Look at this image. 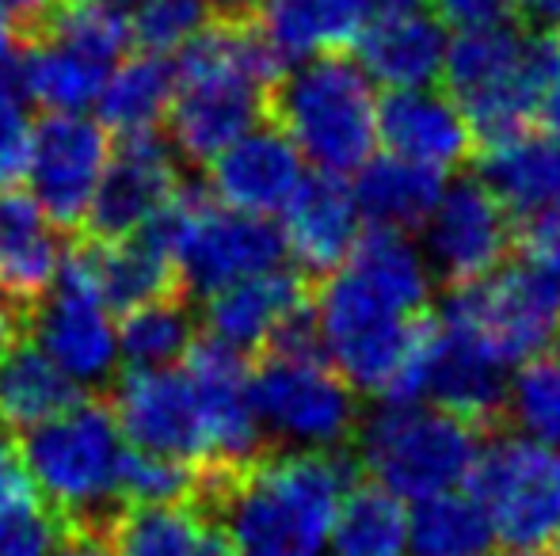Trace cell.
I'll list each match as a JSON object with an SVG mask.
<instances>
[{
    "label": "cell",
    "mask_w": 560,
    "mask_h": 556,
    "mask_svg": "<svg viewBox=\"0 0 560 556\" xmlns=\"http://www.w3.org/2000/svg\"><path fill=\"white\" fill-rule=\"evenodd\" d=\"M435 271L408 233L374 229L328 275L313 305V335L354 393L420 401Z\"/></svg>",
    "instance_id": "obj_1"
},
{
    "label": "cell",
    "mask_w": 560,
    "mask_h": 556,
    "mask_svg": "<svg viewBox=\"0 0 560 556\" xmlns=\"http://www.w3.org/2000/svg\"><path fill=\"white\" fill-rule=\"evenodd\" d=\"M351 484L339 450H264L236 473L202 465L199 504L225 522L241 556H317Z\"/></svg>",
    "instance_id": "obj_2"
},
{
    "label": "cell",
    "mask_w": 560,
    "mask_h": 556,
    "mask_svg": "<svg viewBox=\"0 0 560 556\" xmlns=\"http://www.w3.org/2000/svg\"><path fill=\"white\" fill-rule=\"evenodd\" d=\"M282 61L259 35L236 20L207 23L176 54V92L168 107V138L184 161L210 164L225 145L259 127Z\"/></svg>",
    "instance_id": "obj_3"
},
{
    "label": "cell",
    "mask_w": 560,
    "mask_h": 556,
    "mask_svg": "<svg viewBox=\"0 0 560 556\" xmlns=\"http://www.w3.org/2000/svg\"><path fill=\"white\" fill-rule=\"evenodd\" d=\"M20 453L46 511L61 527L100 537L104 522L122 507L118 473L126 458L122 430L107 397L89 393L61 416L23 430Z\"/></svg>",
    "instance_id": "obj_4"
},
{
    "label": "cell",
    "mask_w": 560,
    "mask_h": 556,
    "mask_svg": "<svg viewBox=\"0 0 560 556\" xmlns=\"http://www.w3.org/2000/svg\"><path fill=\"white\" fill-rule=\"evenodd\" d=\"M377 84L339 54L294 61L275 88L279 130L325 176H354L377 153Z\"/></svg>",
    "instance_id": "obj_5"
},
{
    "label": "cell",
    "mask_w": 560,
    "mask_h": 556,
    "mask_svg": "<svg viewBox=\"0 0 560 556\" xmlns=\"http://www.w3.org/2000/svg\"><path fill=\"white\" fill-rule=\"evenodd\" d=\"M557 43L546 35H523L508 23H492L450 38L443 76L472 134L503 138L526 130L534 115H541Z\"/></svg>",
    "instance_id": "obj_6"
},
{
    "label": "cell",
    "mask_w": 560,
    "mask_h": 556,
    "mask_svg": "<svg viewBox=\"0 0 560 556\" xmlns=\"http://www.w3.org/2000/svg\"><path fill=\"white\" fill-rule=\"evenodd\" d=\"M354 438L362 469L400 499L454 492L480 458L477 423L423 401H385Z\"/></svg>",
    "instance_id": "obj_7"
},
{
    "label": "cell",
    "mask_w": 560,
    "mask_h": 556,
    "mask_svg": "<svg viewBox=\"0 0 560 556\" xmlns=\"http://www.w3.org/2000/svg\"><path fill=\"white\" fill-rule=\"evenodd\" d=\"M252 404L264 435L287 450H339L359 430V393L305 340V328L252 370Z\"/></svg>",
    "instance_id": "obj_8"
},
{
    "label": "cell",
    "mask_w": 560,
    "mask_h": 556,
    "mask_svg": "<svg viewBox=\"0 0 560 556\" xmlns=\"http://www.w3.org/2000/svg\"><path fill=\"white\" fill-rule=\"evenodd\" d=\"M439 324L485 351L503 370L560 347V286L526 268H495L454 289Z\"/></svg>",
    "instance_id": "obj_9"
},
{
    "label": "cell",
    "mask_w": 560,
    "mask_h": 556,
    "mask_svg": "<svg viewBox=\"0 0 560 556\" xmlns=\"http://www.w3.org/2000/svg\"><path fill=\"white\" fill-rule=\"evenodd\" d=\"M149 229L168 245L179 282L202 297L256 271L279 268L287 256L282 233L271 225V217L241 214L218 199L187 191H179Z\"/></svg>",
    "instance_id": "obj_10"
},
{
    "label": "cell",
    "mask_w": 560,
    "mask_h": 556,
    "mask_svg": "<svg viewBox=\"0 0 560 556\" xmlns=\"http://www.w3.org/2000/svg\"><path fill=\"white\" fill-rule=\"evenodd\" d=\"M472 499L511 549L560 553V450L526 435H500L480 446L469 473Z\"/></svg>",
    "instance_id": "obj_11"
},
{
    "label": "cell",
    "mask_w": 560,
    "mask_h": 556,
    "mask_svg": "<svg viewBox=\"0 0 560 556\" xmlns=\"http://www.w3.org/2000/svg\"><path fill=\"white\" fill-rule=\"evenodd\" d=\"M27 335L81 389H100L115 381L118 328L96 289L81 240L66 248V260H61L50 294L31 309Z\"/></svg>",
    "instance_id": "obj_12"
},
{
    "label": "cell",
    "mask_w": 560,
    "mask_h": 556,
    "mask_svg": "<svg viewBox=\"0 0 560 556\" xmlns=\"http://www.w3.org/2000/svg\"><path fill=\"white\" fill-rule=\"evenodd\" d=\"M112 161V130L81 111H54L31 134V199L61 233L84 229L96 187Z\"/></svg>",
    "instance_id": "obj_13"
},
{
    "label": "cell",
    "mask_w": 560,
    "mask_h": 556,
    "mask_svg": "<svg viewBox=\"0 0 560 556\" xmlns=\"http://www.w3.org/2000/svg\"><path fill=\"white\" fill-rule=\"evenodd\" d=\"M107 404L115 423L133 450L168 453L195 465H207L210 435L195 378L187 366H156V370H126L112 386Z\"/></svg>",
    "instance_id": "obj_14"
},
{
    "label": "cell",
    "mask_w": 560,
    "mask_h": 556,
    "mask_svg": "<svg viewBox=\"0 0 560 556\" xmlns=\"http://www.w3.org/2000/svg\"><path fill=\"white\" fill-rule=\"evenodd\" d=\"M423 229V256L435 279L454 286L485 279L503 268L511 252V214L485 179H457L446 184L431 206Z\"/></svg>",
    "instance_id": "obj_15"
},
{
    "label": "cell",
    "mask_w": 560,
    "mask_h": 556,
    "mask_svg": "<svg viewBox=\"0 0 560 556\" xmlns=\"http://www.w3.org/2000/svg\"><path fill=\"white\" fill-rule=\"evenodd\" d=\"M179 194L176 149L153 134H130L112 145V161L84 217L89 240H122L149 229Z\"/></svg>",
    "instance_id": "obj_16"
},
{
    "label": "cell",
    "mask_w": 560,
    "mask_h": 556,
    "mask_svg": "<svg viewBox=\"0 0 560 556\" xmlns=\"http://www.w3.org/2000/svg\"><path fill=\"white\" fill-rule=\"evenodd\" d=\"M187 374L195 378L207 416L210 458L207 469H236L252 465L264 453V427H259L256 404H252V370L241 351L218 340H199L184 358Z\"/></svg>",
    "instance_id": "obj_17"
},
{
    "label": "cell",
    "mask_w": 560,
    "mask_h": 556,
    "mask_svg": "<svg viewBox=\"0 0 560 556\" xmlns=\"http://www.w3.org/2000/svg\"><path fill=\"white\" fill-rule=\"evenodd\" d=\"M310 164L279 127H252L210 161V199L256 217H279Z\"/></svg>",
    "instance_id": "obj_18"
},
{
    "label": "cell",
    "mask_w": 560,
    "mask_h": 556,
    "mask_svg": "<svg viewBox=\"0 0 560 556\" xmlns=\"http://www.w3.org/2000/svg\"><path fill=\"white\" fill-rule=\"evenodd\" d=\"M202 320H207L210 340L225 343L241 355L275 347L305 328L302 279L287 268H267L241 282H229V286L207 294Z\"/></svg>",
    "instance_id": "obj_19"
},
{
    "label": "cell",
    "mask_w": 560,
    "mask_h": 556,
    "mask_svg": "<svg viewBox=\"0 0 560 556\" xmlns=\"http://www.w3.org/2000/svg\"><path fill=\"white\" fill-rule=\"evenodd\" d=\"M282 248L302 271L332 275L362 240V210L343 176H310L282 210Z\"/></svg>",
    "instance_id": "obj_20"
},
{
    "label": "cell",
    "mask_w": 560,
    "mask_h": 556,
    "mask_svg": "<svg viewBox=\"0 0 560 556\" xmlns=\"http://www.w3.org/2000/svg\"><path fill=\"white\" fill-rule=\"evenodd\" d=\"M377 141L385 153L428 171H454L472 149V127L450 92L408 88L389 92L377 111Z\"/></svg>",
    "instance_id": "obj_21"
},
{
    "label": "cell",
    "mask_w": 560,
    "mask_h": 556,
    "mask_svg": "<svg viewBox=\"0 0 560 556\" xmlns=\"http://www.w3.org/2000/svg\"><path fill=\"white\" fill-rule=\"evenodd\" d=\"M359 66L382 92L431 88L446 69V27L423 8L377 12L359 31Z\"/></svg>",
    "instance_id": "obj_22"
},
{
    "label": "cell",
    "mask_w": 560,
    "mask_h": 556,
    "mask_svg": "<svg viewBox=\"0 0 560 556\" xmlns=\"http://www.w3.org/2000/svg\"><path fill=\"white\" fill-rule=\"evenodd\" d=\"M511 370L465 343L462 335L446 332L443 324H431V347L423 363V389L420 401H435L439 409L469 423H485L500 416L508 404Z\"/></svg>",
    "instance_id": "obj_23"
},
{
    "label": "cell",
    "mask_w": 560,
    "mask_h": 556,
    "mask_svg": "<svg viewBox=\"0 0 560 556\" xmlns=\"http://www.w3.org/2000/svg\"><path fill=\"white\" fill-rule=\"evenodd\" d=\"M66 260L61 229L31 194H0V294L35 309Z\"/></svg>",
    "instance_id": "obj_24"
},
{
    "label": "cell",
    "mask_w": 560,
    "mask_h": 556,
    "mask_svg": "<svg viewBox=\"0 0 560 556\" xmlns=\"http://www.w3.org/2000/svg\"><path fill=\"white\" fill-rule=\"evenodd\" d=\"M89 256L92 279L112 312H130L138 305L161 301L179 294V271L172 263V252L153 229H141L122 240H89L81 237Z\"/></svg>",
    "instance_id": "obj_25"
},
{
    "label": "cell",
    "mask_w": 560,
    "mask_h": 556,
    "mask_svg": "<svg viewBox=\"0 0 560 556\" xmlns=\"http://www.w3.org/2000/svg\"><path fill=\"white\" fill-rule=\"evenodd\" d=\"M370 0H259V35L282 66L336 54L370 20Z\"/></svg>",
    "instance_id": "obj_26"
},
{
    "label": "cell",
    "mask_w": 560,
    "mask_h": 556,
    "mask_svg": "<svg viewBox=\"0 0 560 556\" xmlns=\"http://www.w3.org/2000/svg\"><path fill=\"white\" fill-rule=\"evenodd\" d=\"M485 179L511 217L541 214L560 202V134H534L530 127L515 134L492 138L485 153Z\"/></svg>",
    "instance_id": "obj_27"
},
{
    "label": "cell",
    "mask_w": 560,
    "mask_h": 556,
    "mask_svg": "<svg viewBox=\"0 0 560 556\" xmlns=\"http://www.w3.org/2000/svg\"><path fill=\"white\" fill-rule=\"evenodd\" d=\"M84 397L89 393L69 374H61V366L27 335L0 355V430L4 435H23L69 412Z\"/></svg>",
    "instance_id": "obj_28"
},
{
    "label": "cell",
    "mask_w": 560,
    "mask_h": 556,
    "mask_svg": "<svg viewBox=\"0 0 560 556\" xmlns=\"http://www.w3.org/2000/svg\"><path fill=\"white\" fill-rule=\"evenodd\" d=\"M446 179L420 164H408L393 153H374L354 171V199L374 229L408 233L428 222L431 206L443 194Z\"/></svg>",
    "instance_id": "obj_29"
},
{
    "label": "cell",
    "mask_w": 560,
    "mask_h": 556,
    "mask_svg": "<svg viewBox=\"0 0 560 556\" xmlns=\"http://www.w3.org/2000/svg\"><path fill=\"white\" fill-rule=\"evenodd\" d=\"M112 66L89 58L61 38H35L23 43V61L15 69V84L31 104L46 111H84L96 104Z\"/></svg>",
    "instance_id": "obj_30"
},
{
    "label": "cell",
    "mask_w": 560,
    "mask_h": 556,
    "mask_svg": "<svg viewBox=\"0 0 560 556\" xmlns=\"http://www.w3.org/2000/svg\"><path fill=\"white\" fill-rule=\"evenodd\" d=\"M210 511L195 504H122L100 530L112 556H195Z\"/></svg>",
    "instance_id": "obj_31"
},
{
    "label": "cell",
    "mask_w": 560,
    "mask_h": 556,
    "mask_svg": "<svg viewBox=\"0 0 560 556\" xmlns=\"http://www.w3.org/2000/svg\"><path fill=\"white\" fill-rule=\"evenodd\" d=\"M172 92H176V69L161 54H138L126 58L107 73L100 92V122L112 134H153L156 122L168 119Z\"/></svg>",
    "instance_id": "obj_32"
},
{
    "label": "cell",
    "mask_w": 560,
    "mask_h": 556,
    "mask_svg": "<svg viewBox=\"0 0 560 556\" xmlns=\"http://www.w3.org/2000/svg\"><path fill=\"white\" fill-rule=\"evenodd\" d=\"M408 542H412V519L400 496H393L377 481L351 484L332 527L336 556H405Z\"/></svg>",
    "instance_id": "obj_33"
},
{
    "label": "cell",
    "mask_w": 560,
    "mask_h": 556,
    "mask_svg": "<svg viewBox=\"0 0 560 556\" xmlns=\"http://www.w3.org/2000/svg\"><path fill=\"white\" fill-rule=\"evenodd\" d=\"M195 317L179 294L161 301L138 305V309L118 317V355L133 370H156V366H176L195 347Z\"/></svg>",
    "instance_id": "obj_34"
},
{
    "label": "cell",
    "mask_w": 560,
    "mask_h": 556,
    "mask_svg": "<svg viewBox=\"0 0 560 556\" xmlns=\"http://www.w3.org/2000/svg\"><path fill=\"white\" fill-rule=\"evenodd\" d=\"M495 530L472 496L439 492L416 499L412 549L420 556H492Z\"/></svg>",
    "instance_id": "obj_35"
},
{
    "label": "cell",
    "mask_w": 560,
    "mask_h": 556,
    "mask_svg": "<svg viewBox=\"0 0 560 556\" xmlns=\"http://www.w3.org/2000/svg\"><path fill=\"white\" fill-rule=\"evenodd\" d=\"M503 412L526 438L560 450V347L515 366Z\"/></svg>",
    "instance_id": "obj_36"
},
{
    "label": "cell",
    "mask_w": 560,
    "mask_h": 556,
    "mask_svg": "<svg viewBox=\"0 0 560 556\" xmlns=\"http://www.w3.org/2000/svg\"><path fill=\"white\" fill-rule=\"evenodd\" d=\"M202 488V465L168 453L126 450L118 473L122 504H195Z\"/></svg>",
    "instance_id": "obj_37"
},
{
    "label": "cell",
    "mask_w": 560,
    "mask_h": 556,
    "mask_svg": "<svg viewBox=\"0 0 560 556\" xmlns=\"http://www.w3.org/2000/svg\"><path fill=\"white\" fill-rule=\"evenodd\" d=\"M210 8L202 0H145L133 8L130 43H138L145 54H179L202 27H207Z\"/></svg>",
    "instance_id": "obj_38"
},
{
    "label": "cell",
    "mask_w": 560,
    "mask_h": 556,
    "mask_svg": "<svg viewBox=\"0 0 560 556\" xmlns=\"http://www.w3.org/2000/svg\"><path fill=\"white\" fill-rule=\"evenodd\" d=\"M31 127L27 107H23L20 84L0 76V194L15 191L23 176H27V156H31Z\"/></svg>",
    "instance_id": "obj_39"
},
{
    "label": "cell",
    "mask_w": 560,
    "mask_h": 556,
    "mask_svg": "<svg viewBox=\"0 0 560 556\" xmlns=\"http://www.w3.org/2000/svg\"><path fill=\"white\" fill-rule=\"evenodd\" d=\"M35 511H43V499H38L35 481L23 465L20 442L0 430V534Z\"/></svg>",
    "instance_id": "obj_40"
},
{
    "label": "cell",
    "mask_w": 560,
    "mask_h": 556,
    "mask_svg": "<svg viewBox=\"0 0 560 556\" xmlns=\"http://www.w3.org/2000/svg\"><path fill=\"white\" fill-rule=\"evenodd\" d=\"M61 537V522L50 511H35L0 534V556H50Z\"/></svg>",
    "instance_id": "obj_41"
},
{
    "label": "cell",
    "mask_w": 560,
    "mask_h": 556,
    "mask_svg": "<svg viewBox=\"0 0 560 556\" xmlns=\"http://www.w3.org/2000/svg\"><path fill=\"white\" fill-rule=\"evenodd\" d=\"M523 240L530 263L560 286V202L523 222Z\"/></svg>",
    "instance_id": "obj_42"
},
{
    "label": "cell",
    "mask_w": 560,
    "mask_h": 556,
    "mask_svg": "<svg viewBox=\"0 0 560 556\" xmlns=\"http://www.w3.org/2000/svg\"><path fill=\"white\" fill-rule=\"evenodd\" d=\"M431 15H435L443 27L477 31V27L503 23L508 4H503V0H431Z\"/></svg>",
    "instance_id": "obj_43"
},
{
    "label": "cell",
    "mask_w": 560,
    "mask_h": 556,
    "mask_svg": "<svg viewBox=\"0 0 560 556\" xmlns=\"http://www.w3.org/2000/svg\"><path fill=\"white\" fill-rule=\"evenodd\" d=\"M503 4L530 31H541V35L560 31V0H503Z\"/></svg>",
    "instance_id": "obj_44"
},
{
    "label": "cell",
    "mask_w": 560,
    "mask_h": 556,
    "mask_svg": "<svg viewBox=\"0 0 560 556\" xmlns=\"http://www.w3.org/2000/svg\"><path fill=\"white\" fill-rule=\"evenodd\" d=\"M27 324H31L27 305H20V301H12V297L0 294V355L12 351L15 343L27 335Z\"/></svg>",
    "instance_id": "obj_45"
},
{
    "label": "cell",
    "mask_w": 560,
    "mask_h": 556,
    "mask_svg": "<svg viewBox=\"0 0 560 556\" xmlns=\"http://www.w3.org/2000/svg\"><path fill=\"white\" fill-rule=\"evenodd\" d=\"M50 556H112V553H107L104 542H100L96 534H89V530L61 527V537Z\"/></svg>",
    "instance_id": "obj_46"
},
{
    "label": "cell",
    "mask_w": 560,
    "mask_h": 556,
    "mask_svg": "<svg viewBox=\"0 0 560 556\" xmlns=\"http://www.w3.org/2000/svg\"><path fill=\"white\" fill-rule=\"evenodd\" d=\"M541 115L549 119V127L560 134V43H557V61H553V81H549V92H546V107Z\"/></svg>",
    "instance_id": "obj_47"
},
{
    "label": "cell",
    "mask_w": 560,
    "mask_h": 556,
    "mask_svg": "<svg viewBox=\"0 0 560 556\" xmlns=\"http://www.w3.org/2000/svg\"><path fill=\"white\" fill-rule=\"evenodd\" d=\"M202 4H207L210 12L225 15V20H236V15L252 12V8H259V0H202Z\"/></svg>",
    "instance_id": "obj_48"
},
{
    "label": "cell",
    "mask_w": 560,
    "mask_h": 556,
    "mask_svg": "<svg viewBox=\"0 0 560 556\" xmlns=\"http://www.w3.org/2000/svg\"><path fill=\"white\" fill-rule=\"evenodd\" d=\"M423 0H370V12H408V8H420Z\"/></svg>",
    "instance_id": "obj_49"
},
{
    "label": "cell",
    "mask_w": 560,
    "mask_h": 556,
    "mask_svg": "<svg viewBox=\"0 0 560 556\" xmlns=\"http://www.w3.org/2000/svg\"><path fill=\"white\" fill-rule=\"evenodd\" d=\"M12 46H15V27H12V20L0 12V61L12 54Z\"/></svg>",
    "instance_id": "obj_50"
},
{
    "label": "cell",
    "mask_w": 560,
    "mask_h": 556,
    "mask_svg": "<svg viewBox=\"0 0 560 556\" xmlns=\"http://www.w3.org/2000/svg\"><path fill=\"white\" fill-rule=\"evenodd\" d=\"M96 4L115 8V12H126V8H141V4H145V0H96Z\"/></svg>",
    "instance_id": "obj_51"
},
{
    "label": "cell",
    "mask_w": 560,
    "mask_h": 556,
    "mask_svg": "<svg viewBox=\"0 0 560 556\" xmlns=\"http://www.w3.org/2000/svg\"><path fill=\"white\" fill-rule=\"evenodd\" d=\"M503 556H560L553 549H515V553H503Z\"/></svg>",
    "instance_id": "obj_52"
}]
</instances>
